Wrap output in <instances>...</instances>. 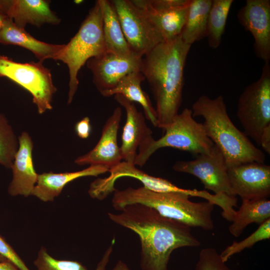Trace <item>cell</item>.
<instances>
[{
    "mask_svg": "<svg viewBox=\"0 0 270 270\" xmlns=\"http://www.w3.org/2000/svg\"><path fill=\"white\" fill-rule=\"evenodd\" d=\"M113 193L112 205L116 210H121L130 204H140L190 228H200L206 230L214 228L212 214L214 205L210 202H193L185 194L156 192L144 186L116 189Z\"/></svg>",
    "mask_w": 270,
    "mask_h": 270,
    "instance_id": "obj_4",
    "label": "cell"
},
{
    "mask_svg": "<svg viewBox=\"0 0 270 270\" xmlns=\"http://www.w3.org/2000/svg\"><path fill=\"white\" fill-rule=\"evenodd\" d=\"M0 44H12L30 51L39 61L53 59L64 44H55L40 41L28 33L25 29L17 26L8 18L0 31Z\"/></svg>",
    "mask_w": 270,
    "mask_h": 270,
    "instance_id": "obj_20",
    "label": "cell"
},
{
    "mask_svg": "<svg viewBox=\"0 0 270 270\" xmlns=\"http://www.w3.org/2000/svg\"><path fill=\"white\" fill-rule=\"evenodd\" d=\"M151 8L156 10H170L188 5L190 0H144Z\"/></svg>",
    "mask_w": 270,
    "mask_h": 270,
    "instance_id": "obj_32",
    "label": "cell"
},
{
    "mask_svg": "<svg viewBox=\"0 0 270 270\" xmlns=\"http://www.w3.org/2000/svg\"><path fill=\"white\" fill-rule=\"evenodd\" d=\"M106 52L102 14L96 0L78 32L54 58L66 64L68 69V104L72 103L77 91L79 83L78 75L81 68L90 58Z\"/></svg>",
    "mask_w": 270,
    "mask_h": 270,
    "instance_id": "obj_5",
    "label": "cell"
},
{
    "mask_svg": "<svg viewBox=\"0 0 270 270\" xmlns=\"http://www.w3.org/2000/svg\"><path fill=\"white\" fill-rule=\"evenodd\" d=\"M233 0H212L208 14L206 37L208 46L218 48L222 42Z\"/></svg>",
    "mask_w": 270,
    "mask_h": 270,
    "instance_id": "obj_27",
    "label": "cell"
},
{
    "mask_svg": "<svg viewBox=\"0 0 270 270\" xmlns=\"http://www.w3.org/2000/svg\"><path fill=\"white\" fill-rule=\"evenodd\" d=\"M108 172L110 174L107 177L98 178L90 184L88 193L92 198L104 200L114 192L116 180L122 177L136 179L142 184V186L156 192L180 193L190 197L199 198L201 196L199 190L180 188L167 180L151 176L138 168L134 164L125 161L110 168Z\"/></svg>",
    "mask_w": 270,
    "mask_h": 270,
    "instance_id": "obj_10",
    "label": "cell"
},
{
    "mask_svg": "<svg viewBox=\"0 0 270 270\" xmlns=\"http://www.w3.org/2000/svg\"><path fill=\"white\" fill-rule=\"evenodd\" d=\"M270 238V218L260 224L258 229L250 236L240 242H234L220 254L224 262H226L232 256L246 248L252 247L254 244Z\"/></svg>",
    "mask_w": 270,
    "mask_h": 270,
    "instance_id": "obj_29",
    "label": "cell"
},
{
    "mask_svg": "<svg viewBox=\"0 0 270 270\" xmlns=\"http://www.w3.org/2000/svg\"><path fill=\"white\" fill-rule=\"evenodd\" d=\"M42 62H19L0 54V78H8L28 91L40 114L52 109V98L56 91L50 70Z\"/></svg>",
    "mask_w": 270,
    "mask_h": 270,
    "instance_id": "obj_8",
    "label": "cell"
},
{
    "mask_svg": "<svg viewBox=\"0 0 270 270\" xmlns=\"http://www.w3.org/2000/svg\"><path fill=\"white\" fill-rule=\"evenodd\" d=\"M159 139L154 138L139 147L134 164L142 166L158 150L172 148L194 156L208 152L214 144L208 136L202 123L196 122L191 109L185 108L164 129Z\"/></svg>",
    "mask_w": 270,
    "mask_h": 270,
    "instance_id": "obj_6",
    "label": "cell"
},
{
    "mask_svg": "<svg viewBox=\"0 0 270 270\" xmlns=\"http://www.w3.org/2000/svg\"><path fill=\"white\" fill-rule=\"evenodd\" d=\"M112 270H130L128 265L122 260H118Z\"/></svg>",
    "mask_w": 270,
    "mask_h": 270,
    "instance_id": "obj_36",
    "label": "cell"
},
{
    "mask_svg": "<svg viewBox=\"0 0 270 270\" xmlns=\"http://www.w3.org/2000/svg\"><path fill=\"white\" fill-rule=\"evenodd\" d=\"M228 174L235 195L242 200L270 196V166L258 162L243 163L228 168Z\"/></svg>",
    "mask_w": 270,
    "mask_h": 270,
    "instance_id": "obj_14",
    "label": "cell"
},
{
    "mask_svg": "<svg viewBox=\"0 0 270 270\" xmlns=\"http://www.w3.org/2000/svg\"><path fill=\"white\" fill-rule=\"evenodd\" d=\"M145 78L140 71L132 72L122 78L112 90L102 96L109 97L120 94L133 102L142 106L144 115L154 127L158 126L157 116L148 94L142 90L141 82Z\"/></svg>",
    "mask_w": 270,
    "mask_h": 270,
    "instance_id": "obj_22",
    "label": "cell"
},
{
    "mask_svg": "<svg viewBox=\"0 0 270 270\" xmlns=\"http://www.w3.org/2000/svg\"><path fill=\"white\" fill-rule=\"evenodd\" d=\"M82 0H75L74 2L76 4H80V2H82Z\"/></svg>",
    "mask_w": 270,
    "mask_h": 270,
    "instance_id": "obj_39",
    "label": "cell"
},
{
    "mask_svg": "<svg viewBox=\"0 0 270 270\" xmlns=\"http://www.w3.org/2000/svg\"><path fill=\"white\" fill-rule=\"evenodd\" d=\"M115 100L126 112V120L123 128L120 146L124 161L134 164L137 150L146 141L152 138V132L146 122L142 112L138 110L134 102L120 94H116Z\"/></svg>",
    "mask_w": 270,
    "mask_h": 270,
    "instance_id": "obj_16",
    "label": "cell"
},
{
    "mask_svg": "<svg viewBox=\"0 0 270 270\" xmlns=\"http://www.w3.org/2000/svg\"><path fill=\"white\" fill-rule=\"evenodd\" d=\"M192 116H202L208 136L222 152L228 168L241 164L264 163L265 154L234 124L221 95L214 98L200 96L192 104Z\"/></svg>",
    "mask_w": 270,
    "mask_h": 270,
    "instance_id": "obj_3",
    "label": "cell"
},
{
    "mask_svg": "<svg viewBox=\"0 0 270 270\" xmlns=\"http://www.w3.org/2000/svg\"><path fill=\"white\" fill-rule=\"evenodd\" d=\"M46 0H0V12L20 28L30 24L37 27L48 24H58L60 19Z\"/></svg>",
    "mask_w": 270,
    "mask_h": 270,
    "instance_id": "obj_18",
    "label": "cell"
},
{
    "mask_svg": "<svg viewBox=\"0 0 270 270\" xmlns=\"http://www.w3.org/2000/svg\"><path fill=\"white\" fill-rule=\"evenodd\" d=\"M114 242V239L94 270H106L113 251ZM34 264L37 270H88L78 261L58 260L52 257L44 246L38 250Z\"/></svg>",
    "mask_w": 270,
    "mask_h": 270,
    "instance_id": "obj_26",
    "label": "cell"
},
{
    "mask_svg": "<svg viewBox=\"0 0 270 270\" xmlns=\"http://www.w3.org/2000/svg\"><path fill=\"white\" fill-rule=\"evenodd\" d=\"M8 18L2 12H0V31L4 24Z\"/></svg>",
    "mask_w": 270,
    "mask_h": 270,
    "instance_id": "obj_37",
    "label": "cell"
},
{
    "mask_svg": "<svg viewBox=\"0 0 270 270\" xmlns=\"http://www.w3.org/2000/svg\"><path fill=\"white\" fill-rule=\"evenodd\" d=\"M8 260H6L4 257L0 255V262H6Z\"/></svg>",
    "mask_w": 270,
    "mask_h": 270,
    "instance_id": "obj_38",
    "label": "cell"
},
{
    "mask_svg": "<svg viewBox=\"0 0 270 270\" xmlns=\"http://www.w3.org/2000/svg\"><path fill=\"white\" fill-rule=\"evenodd\" d=\"M0 255L12 262L20 270H30L13 248L0 235Z\"/></svg>",
    "mask_w": 270,
    "mask_h": 270,
    "instance_id": "obj_31",
    "label": "cell"
},
{
    "mask_svg": "<svg viewBox=\"0 0 270 270\" xmlns=\"http://www.w3.org/2000/svg\"><path fill=\"white\" fill-rule=\"evenodd\" d=\"M122 115V108H116L105 122L96 144L88 152L76 158L74 164L78 166L100 165L110 169L122 162V156L118 143Z\"/></svg>",
    "mask_w": 270,
    "mask_h": 270,
    "instance_id": "obj_15",
    "label": "cell"
},
{
    "mask_svg": "<svg viewBox=\"0 0 270 270\" xmlns=\"http://www.w3.org/2000/svg\"><path fill=\"white\" fill-rule=\"evenodd\" d=\"M270 218V200L268 198L242 200L228 228L230 232L238 237L246 228L252 223L262 224Z\"/></svg>",
    "mask_w": 270,
    "mask_h": 270,
    "instance_id": "obj_24",
    "label": "cell"
},
{
    "mask_svg": "<svg viewBox=\"0 0 270 270\" xmlns=\"http://www.w3.org/2000/svg\"><path fill=\"white\" fill-rule=\"evenodd\" d=\"M108 215L112 222L132 230L139 237L142 270H168L174 250L200 245L190 226L163 216L142 204L128 205L119 214L108 212Z\"/></svg>",
    "mask_w": 270,
    "mask_h": 270,
    "instance_id": "obj_1",
    "label": "cell"
},
{
    "mask_svg": "<svg viewBox=\"0 0 270 270\" xmlns=\"http://www.w3.org/2000/svg\"><path fill=\"white\" fill-rule=\"evenodd\" d=\"M142 56L136 54L121 56L106 52L86 62L92 74V82L102 95L112 90L127 74L140 71Z\"/></svg>",
    "mask_w": 270,
    "mask_h": 270,
    "instance_id": "obj_12",
    "label": "cell"
},
{
    "mask_svg": "<svg viewBox=\"0 0 270 270\" xmlns=\"http://www.w3.org/2000/svg\"><path fill=\"white\" fill-rule=\"evenodd\" d=\"M240 24L252 36L256 56L264 62L270 60V0H247L238 10Z\"/></svg>",
    "mask_w": 270,
    "mask_h": 270,
    "instance_id": "obj_13",
    "label": "cell"
},
{
    "mask_svg": "<svg viewBox=\"0 0 270 270\" xmlns=\"http://www.w3.org/2000/svg\"><path fill=\"white\" fill-rule=\"evenodd\" d=\"M132 0L142 10L164 40L173 38L180 34L186 22L189 4L181 8L156 10L150 7L144 0Z\"/></svg>",
    "mask_w": 270,
    "mask_h": 270,
    "instance_id": "obj_21",
    "label": "cell"
},
{
    "mask_svg": "<svg viewBox=\"0 0 270 270\" xmlns=\"http://www.w3.org/2000/svg\"><path fill=\"white\" fill-rule=\"evenodd\" d=\"M98 2L102 14L106 52L121 56L135 54L131 50L124 38L111 2L107 0H98Z\"/></svg>",
    "mask_w": 270,
    "mask_h": 270,
    "instance_id": "obj_23",
    "label": "cell"
},
{
    "mask_svg": "<svg viewBox=\"0 0 270 270\" xmlns=\"http://www.w3.org/2000/svg\"><path fill=\"white\" fill-rule=\"evenodd\" d=\"M222 260L214 248H206L200 252L195 270H232Z\"/></svg>",
    "mask_w": 270,
    "mask_h": 270,
    "instance_id": "obj_30",
    "label": "cell"
},
{
    "mask_svg": "<svg viewBox=\"0 0 270 270\" xmlns=\"http://www.w3.org/2000/svg\"><path fill=\"white\" fill-rule=\"evenodd\" d=\"M0 270H20L16 266L9 260L0 262Z\"/></svg>",
    "mask_w": 270,
    "mask_h": 270,
    "instance_id": "obj_35",
    "label": "cell"
},
{
    "mask_svg": "<svg viewBox=\"0 0 270 270\" xmlns=\"http://www.w3.org/2000/svg\"><path fill=\"white\" fill-rule=\"evenodd\" d=\"M212 0H190L185 24L180 34L182 41L192 46L206 37Z\"/></svg>",
    "mask_w": 270,
    "mask_h": 270,
    "instance_id": "obj_25",
    "label": "cell"
},
{
    "mask_svg": "<svg viewBox=\"0 0 270 270\" xmlns=\"http://www.w3.org/2000/svg\"><path fill=\"white\" fill-rule=\"evenodd\" d=\"M124 38L131 50L143 57L164 40L142 10L130 0H112Z\"/></svg>",
    "mask_w": 270,
    "mask_h": 270,
    "instance_id": "obj_9",
    "label": "cell"
},
{
    "mask_svg": "<svg viewBox=\"0 0 270 270\" xmlns=\"http://www.w3.org/2000/svg\"><path fill=\"white\" fill-rule=\"evenodd\" d=\"M190 47L179 35L164 40L142 58L140 72L156 101L157 127L162 130L178 114L184 66Z\"/></svg>",
    "mask_w": 270,
    "mask_h": 270,
    "instance_id": "obj_2",
    "label": "cell"
},
{
    "mask_svg": "<svg viewBox=\"0 0 270 270\" xmlns=\"http://www.w3.org/2000/svg\"><path fill=\"white\" fill-rule=\"evenodd\" d=\"M18 139V148L11 167L12 178L8 192L12 196L27 197L31 196L38 176L32 160L34 144L26 132H22Z\"/></svg>",
    "mask_w": 270,
    "mask_h": 270,
    "instance_id": "obj_17",
    "label": "cell"
},
{
    "mask_svg": "<svg viewBox=\"0 0 270 270\" xmlns=\"http://www.w3.org/2000/svg\"><path fill=\"white\" fill-rule=\"evenodd\" d=\"M18 139L5 115L0 112V165L11 168Z\"/></svg>",
    "mask_w": 270,
    "mask_h": 270,
    "instance_id": "obj_28",
    "label": "cell"
},
{
    "mask_svg": "<svg viewBox=\"0 0 270 270\" xmlns=\"http://www.w3.org/2000/svg\"><path fill=\"white\" fill-rule=\"evenodd\" d=\"M236 116L244 133L258 144L264 130L270 125V65L264 62L260 78L240 94Z\"/></svg>",
    "mask_w": 270,
    "mask_h": 270,
    "instance_id": "obj_7",
    "label": "cell"
},
{
    "mask_svg": "<svg viewBox=\"0 0 270 270\" xmlns=\"http://www.w3.org/2000/svg\"><path fill=\"white\" fill-rule=\"evenodd\" d=\"M108 170L102 166L90 165L76 172L61 173L50 172L38 174L37 182L31 196L44 202H52L72 181L82 177L96 176L108 172Z\"/></svg>",
    "mask_w": 270,
    "mask_h": 270,
    "instance_id": "obj_19",
    "label": "cell"
},
{
    "mask_svg": "<svg viewBox=\"0 0 270 270\" xmlns=\"http://www.w3.org/2000/svg\"><path fill=\"white\" fill-rule=\"evenodd\" d=\"M196 156L194 160L176 162L172 169L196 177L204 188L214 194L236 196L230 184L224 158L218 146L214 144L208 152Z\"/></svg>",
    "mask_w": 270,
    "mask_h": 270,
    "instance_id": "obj_11",
    "label": "cell"
},
{
    "mask_svg": "<svg viewBox=\"0 0 270 270\" xmlns=\"http://www.w3.org/2000/svg\"><path fill=\"white\" fill-rule=\"evenodd\" d=\"M264 150L270 154V125L266 126L263 130L260 140V144Z\"/></svg>",
    "mask_w": 270,
    "mask_h": 270,
    "instance_id": "obj_34",
    "label": "cell"
},
{
    "mask_svg": "<svg viewBox=\"0 0 270 270\" xmlns=\"http://www.w3.org/2000/svg\"><path fill=\"white\" fill-rule=\"evenodd\" d=\"M74 128L76 132L80 138L82 139L88 138L92 130L90 118L88 116L82 118L76 122Z\"/></svg>",
    "mask_w": 270,
    "mask_h": 270,
    "instance_id": "obj_33",
    "label": "cell"
}]
</instances>
